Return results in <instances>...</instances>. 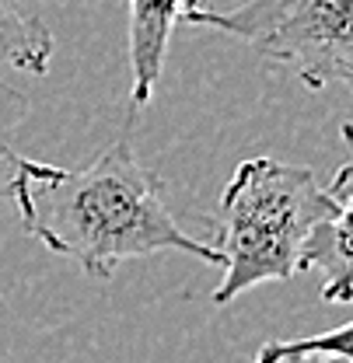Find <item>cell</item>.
<instances>
[{"label": "cell", "instance_id": "obj_1", "mask_svg": "<svg viewBox=\"0 0 353 363\" xmlns=\"http://www.w3.org/2000/svg\"><path fill=\"white\" fill-rule=\"evenodd\" d=\"M7 192L18 220L45 252L77 262L91 279H112L119 262L158 252H185L207 266H221V252L185 234L165 203V182L116 140L77 168L14 157Z\"/></svg>", "mask_w": 353, "mask_h": 363}, {"label": "cell", "instance_id": "obj_2", "mask_svg": "<svg viewBox=\"0 0 353 363\" xmlns=\"http://www.w3.org/2000/svg\"><path fill=\"white\" fill-rule=\"evenodd\" d=\"M350 161L336 179L318 185L305 164H283L273 157H252L234 168L217 206L214 224L221 241L224 279L214 304L227 308L259 283H287L301 272V248L318 224L353 210Z\"/></svg>", "mask_w": 353, "mask_h": 363}, {"label": "cell", "instance_id": "obj_3", "mask_svg": "<svg viewBox=\"0 0 353 363\" xmlns=\"http://www.w3.org/2000/svg\"><path fill=\"white\" fill-rule=\"evenodd\" d=\"M185 21L249 43L311 91L353 77V0H245L234 11H189Z\"/></svg>", "mask_w": 353, "mask_h": 363}, {"label": "cell", "instance_id": "obj_4", "mask_svg": "<svg viewBox=\"0 0 353 363\" xmlns=\"http://www.w3.org/2000/svg\"><path fill=\"white\" fill-rule=\"evenodd\" d=\"M200 11V0H126V43H130V81L133 105H147L165 74V56L175 25Z\"/></svg>", "mask_w": 353, "mask_h": 363}, {"label": "cell", "instance_id": "obj_5", "mask_svg": "<svg viewBox=\"0 0 353 363\" xmlns=\"http://www.w3.org/2000/svg\"><path fill=\"white\" fill-rule=\"evenodd\" d=\"M53 60V28L28 0H0V67L43 77ZM4 91V81H0Z\"/></svg>", "mask_w": 353, "mask_h": 363}, {"label": "cell", "instance_id": "obj_6", "mask_svg": "<svg viewBox=\"0 0 353 363\" xmlns=\"http://www.w3.org/2000/svg\"><path fill=\"white\" fill-rule=\"evenodd\" d=\"M350 220L353 210L318 224L301 248V272L315 269L322 276V297L336 304H350L353 269H350Z\"/></svg>", "mask_w": 353, "mask_h": 363}, {"label": "cell", "instance_id": "obj_7", "mask_svg": "<svg viewBox=\"0 0 353 363\" xmlns=\"http://www.w3.org/2000/svg\"><path fill=\"white\" fill-rule=\"evenodd\" d=\"M353 325L343 321L332 332L305 339H273L256 353L252 363H353Z\"/></svg>", "mask_w": 353, "mask_h": 363}, {"label": "cell", "instance_id": "obj_8", "mask_svg": "<svg viewBox=\"0 0 353 363\" xmlns=\"http://www.w3.org/2000/svg\"><path fill=\"white\" fill-rule=\"evenodd\" d=\"M4 157H7V147H0V161H4Z\"/></svg>", "mask_w": 353, "mask_h": 363}]
</instances>
